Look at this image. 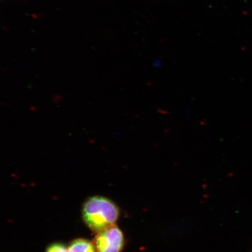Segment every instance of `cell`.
<instances>
[{"instance_id":"1","label":"cell","mask_w":252,"mask_h":252,"mask_svg":"<svg viewBox=\"0 0 252 252\" xmlns=\"http://www.w3.org/2000/svg\"><path fill=\"white\" fill-rule=\"evenodd\" d=\"M82 216L88 227L97 234L115 224L120 216V211L118 207L109 198L94 196L85 202Z\"/></svg>"},{"instance_id":"2","label":"cell","mask_w":252,"mask_h":252,"mask_svg":"<svg viewBox=\"0 0 252 252\" xmlns=\"http://www.w3.org/2000/svg\"><path fill=\"white\" fill-rule=\"evenodd\" d=\"M94 244L97 252H121L125 245V237L116 225L97 233Z\"/></svg>"},{"instance_id":"3","label":"cell","mask_w":252,"mask_h":252,"mask_svg":"<svg viewBox=\"0 0 252 252\" xmlns=\"http://www.w3.org/2000/svg\"><path fill=\"white\" fill-rule=\"evenodd\" d=\"M68 252H97L94 243L86 239H77L71 242Z\"/></svg>"},{"instance_id":"4","label":"cell","mask_w":252,"mask_h":252,"mask_svg":"<svg viewBox=\"0 0 252 252\" xmlns=\"http://www.w3.org/2000/svg\"><path fill=\"white\" fill-rule=\"evenodd\" d=\"M46 252H68V248L66 247L64 244H53L47 249Z\"/></svg>"}]
</instances>
